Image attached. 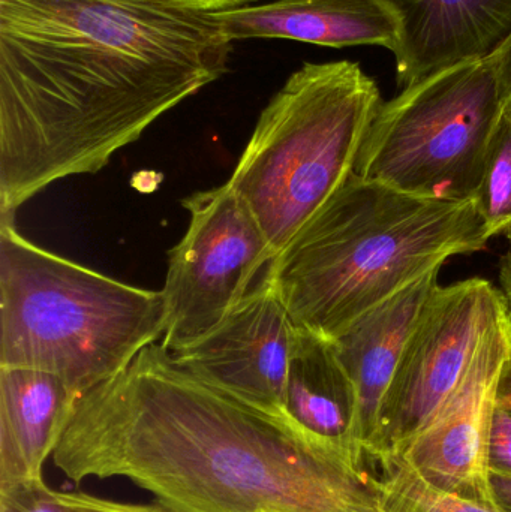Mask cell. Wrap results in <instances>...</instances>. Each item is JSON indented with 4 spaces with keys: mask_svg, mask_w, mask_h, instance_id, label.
Returning a JSON list of instances; mask_svg holds the SVG:
<instances>
[{
    "mask_svg": "<svg viewBox=\"0 0 511 512\" xmlns=\"http://www.w3.org/2000/svg\"><path fill=\"white\" fill-rule=\"evenodd\" d=\"M491 486L498 507L503 511L511 512V477L491 472Z\"/></svg>",
    "mask_w": 511,
    "mask_h": 512,
    "instance_id": "obj_22",
    "label": "cell"
},
{
    "mask_svg": "<svg viewBox=\"0 0 511 512\" xmlns=\"http://www.w3.org/2000/svg\"><path fill=\"white\" fill-rule=\"evenodd\" d=\"M63 507L69 512H173L155 504H126L99 498L83 492H57Z\"/></svg>",
    "mask_w": 511,
    "mask_h": 512,
    "instance_id": "obj_19",
    "label": "cell"
},
{
    "mask_svg": "<svg viewBox=\"0 0 511 512\" xmlns=\"http://www.w3.org/2000/svg\"><path fill=\"white\" fill-rule=\"evenodd\" d=\"M507 306L482 277L438 286L399 361L381 417L380 454L398 456L455 390L480 340Z\"/></svg>",
    "mask_w": 511,
    "mask_h": 512,
    "instance_id": "obj_8",
    "label": "cell"
},
{
    "mask_svg": "<svg viewBox=\"0 0 511 512\" xmlns=\"http://www.w3.org/2000/svg\"><path fill=\"white\" fill-rule=\"evenodd\" d=\"M383 102L359 63L339 60L303 63L261 111L228 183L275 258L354 173Z\"/></svg>",
    "mask_w": 511,
    "mask_h": 512,
    "instance_id": "obj_5",
    "label": "cell"
},
{
    "mask_svg": "<svg viewBox=\"0 0 511 512\" xmlns=\"http://www.w3.org/2000/svg\"><path fill=\"white\" fill-rule=\"evenodd\" d=\"M297 334L275 289L261 279L215 330L171 354L207 384L264 411L285 414V382Z\"/></svg>",
    "mask_w": 511,
    "mask_h": 512,
    "instance_id": "obj_10",
    "label": "cell"
},
{
    "mask_svg": "<svg viewBox=\"0 0 511 512\" xmlns=\"http://www.w3.org/2000/svg\"><path fill=\"white\" fill-rule=\"evenodd\" d=\"M53 462L75 486L126 478L173 512H389L350 448L207 384L158 343L78 397Z\"/></svg>",
    "mask_w": 511,
    "mask_h": 512,
    "instance_id": "obj_2",
    "label": "cell"
},
{
    "mask_svg": "<svg viewBox=\"0 0 511 512\" xmlns=\"http://www.w3.org/2000/svg\"><path fill=\"white\" fill-rule=\"evenodd\" d=\"M78 397L53 373L0 367V489L42 478Z\"/></svg>",
    "mask_w": 511,
    "mask_h": 512,
    "instance_id": "obj_14",
    "label": "cell"
},
{
    "mask_svg": "<svg viewBox=\"0 0 511 512\" xmlns=\"http://www.w3.org/2000/svg\"><path fill=\"white\" fill-rule=\"evenodd\" d=\"M441 268L408 285L332 340L356 391L351 448L374 462L380 454L381 417L387 393L411 333L429 298L440 286Z\"/></svg>",
    "mask_w": 511,
    "mask_h": 512,
    "instance_id": "obj_12",
    "label": "cell"
},
{
    "mask_svg": "<svg viewBox=\"0 0 511 512\" xmlns=\"http://www.w3.org/2000/svg\"><path fill=\"white\" fill-rule=\"evenodd\" d=\"M0 512H69L42 478L0 489Z\"/></svg>",
    "mask_w": 511,
    "mask_h": 512,
    "instance_id": "obj_18",
    "label": "cell"
},
{
    "mask_svg": "<svg viewBox=\"0 0 511 512\" xmlns=\"http://www.w3.org/2000/svg\"><path fill=\"white\" fill-rule=\"evenodd\" d=\"M509 108H510V110H511V105H510V107H509Z\"/></svg>",
    "mask_w": 511,
    "mask_h": 512,
    "instance_id": "obj_26",
    "label": "cell"
},
{
    "mask_svg": "<svg viewBox=\"0 0 511 512\" xmlns=\"http://www.w3.org/2000/svg\"><path fill=\"white\" fill-rule=\"evenodd\" d=\"M0 218V367L53 373L83 396L162 340V291L39 248Z\"/></svg>",
    "mask_w": 511,
    "mask_h": 512,
    "instance_id": "obj_4",
    "label": "cell"
},
{
    "mask_svg": "<svg viewBox=\"0 0 511 512\" xmlns=\"http://www.w3.org/2000/svg\"><path fill=\"white\" fill-rule=\"evenodd\" d=\"M498 282L511 313V252L501 255L498 262Z\"/></svg>",
    "mask_w": 511,
    "mask_h": 512,
    "instance_id": "obj_24",
    "label": "cell"
},
{
    "mask_svg": "<svg viewBox=\"0 0 511 512\" xmlns=\"http://www.w3.org/2000/svg\"><path fill=\"white\" fill-rule=\"evenodd\" d=\"M188 8L201 9V11L215 12L222 9L236 8V6L249 5L255 0H171Z\"/></svg>",
    "mask_w": 511,
    "mask_h": 512,
    "instance_id": "obj_23",
    "label": "cell"
},
{
    "mask_svg": "<svg viewBox=\"0 0 511 512\" xmlns=\"http://www.w3.org/2000/svg\"><path fill=\"white\" fill-rule=\"evenodd\" d=\"M498 405L511 409V360L504 367L498 387Z\"/></svg>",
    "mask_w": 511,
    "mask_h": 512,
    "instance_id": "obj_25",
    "label": "cell"
},
{
    "mask_svg": "<svg viewBox=\"0 0 511 512\" xmlns=\"http://www.w3.org/2000/svg\"><path fill=\"white\" fill-rule=\"evenodd\" d=\"M356 406L353 382L332 342L299 330L285 382L284 411L288 417L314 435L353 451Z\"/></svg>",
    "mask_w": 511,
    "mask_h": 512,
    "instance_id": "obj_15",
    "label": "cell"
},
{
    "mask_svg": "<svg viewBox=\"0 0 511 512\" xmlns=\"http://www.w3.org/2000/svg\"><path fill=\"white\" fill-rule=\"evenodd\" d=\"M507 108L491 59L432 75L383 102L354 173L416 197L477 200Z\"/></svg>",
    "mask_w": 511,
    "mask_h": 512,
    "instance_id": "obj_6",
    "label": "cell"
},
{
    "mask_svg": "<svg viewBox=\"0 0 511 512\" xmlns=\"http://www.w3.org/2000/svg\"><path fill=\"white\" fill-rule=\"evenodd\" d=\"M480 215L492 239L511 236V110L507 108L495 132L479 197Z\"/></svg>",
    "mask_w": 511,
    "mask_h": 512,
    "instance_id": "obj_17",
    "label": "cell"
},
{
    "mask_svg": "<svg viewBox=\"0 0 511 512\" xmlns=\"http://www.w3.org/2000/svg\"><path fill=\"white\" fill-rule=\"evenodd\" d=\"M182 206L188 230L168 255L161 289L165 333L159 345L168 352L215 330L275 258L263 228L230 183L195 192Z\"/></svg>",
    "mask_w": 511,
    "mask_h": 512,
    "instance_id": "obj_7",
    "label": "cell"
},
{
    "mask_svg": "<svg viewBox=\"0 0 511 512\" xmlns=\"http://www.w3.org/2000/svg\"><path fill=\"white\" fill-rule=\"evenodd\" d=\"M489 242L477 200L416 197L353 173L263 279L299 330L332 342L447 259Z\"/></svg>",
    "mask_w": 511,
    "mask_h": 512,
    "instance_id": "obj_3",
    "label": "cell"
},
{
    "mask_svg": "<svg viewBox=\"0 0 511 512\" xmlns=\"http://www.w3.org/2000/svg\"><path fill=\"white\" fill-rule=\"evenodd\" d=\"M231 53L212 12L171 0H0V218L107 167Z\"/></svg>",
    "mask_w": 511,
    "mask_h": 512,
    "instance_id": "obj_1",
    "label": "cell"
},
{
    "mask_svg": "<svg viewBox=\"0 0 511 512\" xmlns=\"http://www.w3.org/2000/svg\"><path fill=\"white\" fill-rule=\"evenodd\" d=\"M375 465L378 490L389 512H506L432 486L401 457H384Z\"/></svg>",
    "mask_w": 511,
    "mask_h": 512,
    "instance_id": "obj_16",
    "label": "cell"
},
{
    "mask_svg": "<svg viewBox=\"0 0 511 512\" xmlns=\"http://www.w3.org/2000/svg\"><path fill=\"white\" fill-rule=\"evenodd\" d=\"M228 41L288 39L329 48L395 51L398 23L381 0H273L212 12Z\"/></svg>",
    "mask_w": 511,
    "mask_h": 512,
    "instance_id": "obj_13",
    "label": "cell"
},
{
    "mask_svg": "<svg viewBox=\"0 0 511 512\" xmlns=\"http://www.w3.org/2000/svg\"><path fill=\"white\" fill-rule=\"evenodd\" d=\"M510 360L511 313L506 306L480 340L455 390L398 454L432 486L497 510L489 441L501 375Z\"/></svg>",
    "mask_w": 511,
    "mask_h": 512,
    "instance_id": "obj_9",
    "label": "cell"
},
{
    "mask_svg": "<svg viewBox=\"0 0 511 512\" xmlns=\"http://www.w3.org/2000/svg\"><path fill=\"white\" fill-rule=\"evenodd\" d=\"M498 81H500L501 93L507 107L511 105V38L503 48L492 57Z\"/></svg>",
    "mask_w": 511,
    "mask_h": 512,
    "instance_id": "obj_21",
    "label": "cell"
},
{
    "mask_svg": "<svg viewBox=\"0 0 511 512\" xmlns=\"http://www.w3.org/2000/svg\"><path fill=\"white\" fill-rule=\"evenodd\" d=\"M491 472L511 477V409L498 405L492 421L489 441Z\"/></svg>",
    "mask_w": 511,
    "mask_h": 512,
    "instance_id": "obj_20",
    "label": "cell"
},
{
    "mask_svg": "<svg viewBox=\"0 0 511 512\" xmlns=\"http://www.w3.org/2000/svg\"><path fill=\"white\" fill-rule=\"evenodd\" d=\"M398 23L402 89L455 66L489 60L511 38V0H381Z\"/></svg>",
    "mask_w": 511,
    "mask_h": 512,
    "instance_id": "obj_11",
    "label": "cell"
}]
</instances>
